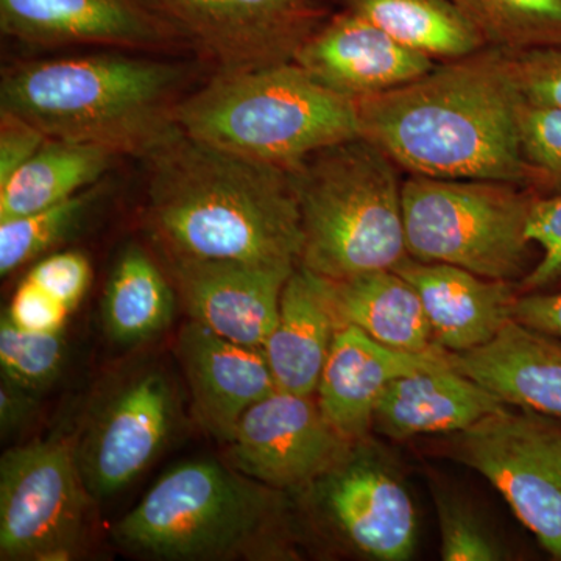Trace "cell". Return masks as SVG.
Returning <instances> with one entry per match:
<instances>
[{
	"mask_svg": "<svg viewBox=\"0 0 561 561\" xmlns=\"http://www.w3.org/2000/svg\"><path fill=\"white\" fill-rule=\"evenodd\" d=\"M401 46L434 58L459 60L485 49L481 32L453 0H337Z\"/></svg>",
	"mask_w": 561,
	"mask_h": 561,
	"instance_id": "d4e9b609",
	"label": "cell"
},
{
	"mask_svg": "<svg viewBox=\"0 0 561 561\" xmlns=\"http://www.w3.org/2000/svg\"><path fill=\"white\" fill-rule=\"evenodd\" d=\"M117 154L91 144L49 139L0 184V221L38 213L101 184Z\"/></svg>",
	"mask_w": 561,
	"mask_h": 561,
	"instance_id": "cb8c5ba5",
	"label": "cell"
},
{
	"mask_svg": "<svg viewBox=\"0 0 561 561\" xmlns=\"http://www.w3.org/2000/svg\"><path fill=\"white\" fill-rule=\"evenodd\" d=\"M213 72L295 61L332 0H149Z\"/></svg>",
	"mask_w": 561,
	"mask_h": 561,
	"instance_id": "30bf717a",
	"label": "cell"
},
{
	"mask_svg": "<svg viewBox=\"0 0 561 561\" xmlns=\"http://www.w3.org/2000/svg\"><path fill=\"white\" fill-rule=\"evenodd\" d=\"M505 402L446 362L394 379L382 391L373 427L390 440L456 434L501 411Z\"/></svg>",
	"mask_w": 561,
	"mask_h": 561,
	"instance_id": "44dd1931",
	"label": "cell"
},
{
	"mask_svg": "<svg viewBox=\"0 0 561 561\" xmlns=\"http://www.w3.org/2000/svg\"><path fill=\"white\" fill-rule=\"evenodd\" d=\"M442 559L446 561H493L507 559L504 546L481 516L460 497L435 491Z\"/></svg>",
	"mask_w": 561,
	"mask_h": 561,
	"instance_id": "4dcf8cb0",
	"label": "cell"
},
{
	"mask_svg": "<svg viewBox=\"0 0 561 561\" xmlns=\"http://www.w3.org/2000/svg\"><path fill=\"white\" fill-rule=\"evenodd\" d=\"M522 103L511 55L485 47L356 106L360 138L411 175L504 181L535 192L537 173L519 146Z\"/></svg>",
	"mask_w": 561,
	"mask_h": 561,
	"instance_id": "7a4b0ae2",
	"label": "cell"
},
{
	"mask_svg": "<svg viewBox=\"0 0 561 561\" xmlns=\"http://www.w3.org/2000/svg\"><path fill=\"white\" fill-rule=\"evenodd\" d=\"M27 278L72 312L90 287L92 268L88 257L79 251H60L33 265Z\"/></svg>",
	"mask_w": 561,
	"mask_h": 561,
	"instance_id": "836d02e7",
	"label": "cell"
},
{
	"mask_svg": "<svg viewBox=\"0 0 561 561\" xmlns=\"http://www.w3.org/2000/svg\"><path fill=\"white\" fill-rule=\"evenodd\" d=\"M446 351L411 353L376 342L354 327L337 330L317 387L324 419L350 442L368 437L382 391L401 376L445 365Z\"/></svg>",
	"mask_w": 561,
	"mask_h": 561,
	"instance_id": "e0dca14e",
	"label": "cell"
},
{
	"mask_svg": "<svg viewBox=\"0 0 561 561\" xmlns=\"http://www.w3.org/2000/svg\"><path fill=\"white\" fill-rule=\"evenodd\" d=\"M522 153L537 173L540 197L561 194V106L522 103L518 114Z\"/></svg>",
	"mask_w": 561,
	"mask_h": 561,
	"instance_id": "f546056e",
	"label": "cell"
},
{
	"mask_svg": "<svg viewBox=\"0 0 561 561\" xmlns=\"http://www.w3.org/2000/svg\"><path fill=\"white\" fill-rule=\"evenodd\" d=\"M49 138L32 124L0 113V184L22 168Z\"/></svg>",
	"mask_w": 561,
	"mask_h": 561,
	"instance_id": "d590c367",
	"label": "cell"
},
{
	"mask_svg": "<svg viewBox=\"0 0 561 561\" xmlns=\"http://www.w3.org/2000/svg\"><path fill=\"white\" fill-rule=\"evenodd\" d=\"M69 309L38 284L25 278L14 291L5 316L18 328L32 332H62Z\"/></svg>",
	"mask_w": 561,
	"mask_h": 561,
	"instance_id": "e575fe53",
	"label": "cell"
},
{
	"mask_svg": "<svg viewBox=\"0 0 561 561\" xmlns=\"http://www.w3.org/2000/svg\"><path fill=\"white\" fill-rule=\"evenodd\" d=\"M153 257L136 243L122 250L103 295L106 334L135 345L160 334L175 313V291Z\"/></svg>",
	"mask_w": 561,
	"mask_h": 561,
	"instance_id": "484cf974",
	"label": "cell"
},
{
	"mask_svg": "<svg viewBox=\"0 0 561 561\" xmlns=\"http://www.w3.org/2000/svg\"><path fill=\"white\" fill-rule=\"evenodd\" d=\"M275 491L216 460L183 461L114 526V540L160 560L232 556L275 518L280 505Z\"/></svg>",
	"mask_w": 561,
	"mask_h": 561,
	"instance_id": "8992f818",
	"label": "cell"
},
{
	"mask_svg": "<svg viewBox=\"0 0 561 561\" xmlns=\"http://www.w3.org/2000/svg\"><path fill=\"white\" fill-rule=\"evenodd\" d=\"M203 66L121 50L16 61L2 69L0 113L21 117L49 139L144 160L180 131L176 108Z\"/></svg>",
	"mask_w": 561,
	"mask_h": 561,
	"instance_id": "3957f363",
	"label": "cell"
},
{
	"mask_svg": "<svg viewBox=\"0 0 561 561\" xmlns=\"http://www.w3.org/2000/svg\"><path fill=\"white\" fill-rule=\"evenodd\" d=\"M449 365L505 404L561 423V339L512 320L486 345L448 353Z\"/></svg>",
	"mask_w": 561,
	"mask_h": 561,
	"instance_id": "ffe728a7",
	"label": "cell"
},
{
	"mask_svg": "<svg viewBox=\"0 0 561 561\" xmlns=\"http://www.w3.org/2000/svg\"><path fill=\"white\" fill-rule=\"evenodd\" d=\"M35 391L24 389L2 379V387H0V430L2 435L13 434L20 430L22 424L31 419L33 409L36 408Z\"/></svg>",
	"mask_w": 561,
	"mask_h": 561,
	"instance_id": "74e56055",
	"label": "cell"
},
{
	"mask_svg": "<svg viewBox=\"0 0 561 561\" xmlns=\"http://www.w3.org/2000/svg\"><path fill=\"white\" fill-rule=\"evenodd\" d=\"M513 320L531 330L561 339V291L522 294L513 309Z\"/></svg>",
	"mask_w": 561,
	"mask_h": 561,
	"instance_id": "8d00e7d4",
	"label": "cell"
},
{
	"mask_svg": "<svg viewBox=\"0 0 561 561\" xmlns=\"http://www.w3.org/2000/svg\"><path fill=\"white\" fill-rule=\"evenodd\" d=\"M300 267L327 279L394 271L409 257L397 162L356 138L312 154L294 172Z\"/></svg>",
	"mask_w": 561,
	"mask_h": 561,
	"instance_id": "5b68a950",
	"label": "cell"
},
{
	"mask_svg": "<svg viewBox=\"0 0 561 561\" xmlns=\"http://www.w3.org/2000/svg\"><path fill=\"white\" fill-rule=\"evenodd\" d=\"M176 353L195 411L206 430L225 443L243 413L276 390L264 350L228 341L198 321L184 324Z\"/></svg>",
	"mask_w": 561,
	"mask_h": 561,
	"instance_id": "ac0fdd59",
	"label": "cell"
},
{
	"mask_svg": "<svg viewBox=\"0 0 561 561\" xmlns=\"http://www.w3.org/2000/svg\"><path fill=\"white\" fill-rule=\"evenodd\" d=\"M527 234L540 250V261L522 280L519 291L551 289L561 283V194L535 201Z\"/></svg>",
	"mask_w": 561,
	"mask_h": 561,
	"instance_id": "1f68e13d",
	"label": "cell"
},
{
	"mask_svg": "<svg viewBox=\"0 0 561 561\" xmlns=\"http://www.w3.org/2000/svg\"><path fill=\"white\" fill-rule=\"evenodd\" d=\"M175 121L191 138L290 173L312 154L360 138L356 102L295 61L213 72L181 101Z\"/></svg>",
	"mask_w": 561,
	"mask_h": 561,
	"instance_id": "277c9868",
	"label": "cell"
},
{
	"mask_svg": "<svg viewBox=\"0 0 561 561\" xmlns=\"http://www.w3.org/2000/svg\"><path fill=\"white\" fill-rule=\"evenodd\" d=\"M295 268L171 260L173 287L191 320L254 348H262L275 330L280 295Z\"/></svg>",
	"mask_w": 561,
	"mask_h": 561,
	"instance_id": "2e32d148",
	"label": "cell"
},
{
	"mask_svg": "<svg viewBox=\"0 0 561 561\" xmlns=\"http://www.w3.org/2000/svg\"><path fill=\"white\" fill-rule=\"evenodd\" d=\"M295 62L350 101L382 94L437 68L434 58L401 46L370 21L339 9L302 44Z\"/></svg>",
	"mask_w": 561,
	"mask_h": 561,
	"instance_id": "9a60e30c",
	"label": "cell"
},
{
	"mask_svg": "<svg viewBox=\"0 0 561 561\" xmlns=\"http://www.w3.org/2000/svg\"><path fill=\"white\" fill-rule=\"evenodd\" d=\"M328 526L354 552L378 561L411 559L416 512L393 461L367 438L354 442L331 470L312 482Z\"/></svg>",
	"mask_w": 561,
	"mask_h": 561,
	"instance_id": "8fae6325",
	"label": "cell"
},
{
	"mask_svg": "<svg viewBox=\"0 0 561 561\" xmlns=\"http://www.w3.org/2000/svg\"><path fill=\"white\" fill-rule=\"evenodd\" d=\"M87 493L65 442L9 449L0 460V559H68L83 530Z\"/></svg>",
	"mask_w": 561,
	"mask_h": 561,
	"instance_id": "9c48e42d",
	"label": "cell"
},
{
	"mask_svg": "<svg viewBox=\"0 0 561 561\" xmlns=\"http://www.w3.org/2000/svg\"><path fill=\"white\" fill-rule=\"evenodd\" d=\"M335 332L319 276L298 265L280 295L275 330L262 346L276 389L316 394Z\"/></svg>",
	"mask_w": 561,
	"mask_h": 561,
	"instance_id": "603a6c76",
	"label": "cell"
},
{
	"mask_svg": "<svg viewBox=\"0 0 561 561\" xmlns=\"http://www.w3.org/2000/svg\"><path fill=\"white\" fill-rule=\"evenodd\" d=\"M101 184L38 213L0 221V273L16 272L60 245L90 217L101 198Z\"/></svg>",
	"mask_w": 561,
	"mask_h": 561,
	"instance_id": "83f0119b",
	"label": "cell"
},
{
	"mask_svg": "<svg viewBox=\"0 0 561 561\" xmlns=\"http://www.w3.org/2000/svg\"><path fill=\"white\" fill-rule=\"evenodd\" d=\"M319 278L337 330L354 327L382 345L411 353L438 348L419 291L397 271Z\"/></svg>",
	"mask_w": 561,
	"mask_h": 561,
	"instance_id": "7402d4cb",
	"label": "cell"
},
{
	"mask_svg": "<svg viewBox=\"0 0 561 561\" xmlns=\"http://www.w3.org/2000/svg\"><path fill=\"white\" fill-rule=\"evenodd\" d=\"M538 197L504 181L411 175L402 181L409 256L519 287L540 261L527 234Z\"/></svg>",
	"mask_w": 561,
	"mask_h": 561,
	"instance_id": "52a82bcc",
	"label": "cell"
},
{
	"mask_svg": "<svg viewBox=\"0 0 561 561\" xmlns=\"http://www.w3.org/2000/svg\"><path fill=\"white\" fill-rule=\"evenodd\" d=\"M146 221L169 260L298 267L294 173L176 133L144 158Z\"/></svg>",
	"mask_w": 561,
	"mask_h": 561,
	"instance_id": "6da1fadb",
	"label": "cell"
},
{
	"mask_svg": "<svg viewBox=\"0 0 561 561\" xmlns=\"http://www.w3.org/2000/svg\"><path fill=\"white\" fill-rule=\"evenodd\" d=\"M508 55L513 79L524 102L561 106V47Z\"/></svg>",
	"mask_w": 561,
	"mask_h": 561,
	"instance_id": "d6a6232c",
	"label": "cell"
},
{
	"mask_svg": "<svg viewBox=\"0 0 561 561\" xmlns=\"http://www.w3.org/2000/svg\"><path fill=\"white\" fill-rule=\"evenodd\" d=\"M0 33L39 50L194 55L149 0H0Z\"/></svg>",
	"mask_w": 561,
	"mask_h": 561,
	"instance_id": "7c38bea8",
	"label": "cell"
},
{
	"mask_svg": "<svg viewBox=\"0 0 561 561\" xmlns=\"http://www.w3.org/2000/svg\"><path fill=\"white\" fill-rule=\"evenodd\" d=\"M449 443L454 459L496 486L545 551L561 560L560 421L505 405Z\"/></svg>",
	"mask_w": 561,
	"mask_h": 561,
	"instance_id": "ba28073f",
	"label": "cell"
},
{
	"mask_svg": "<svg viewBox=\"0 0 561 561\" xmlns=\"http://www.w3.org/2000/svg\"><path fill=\"white\" fill-rule=\"evenodd\" d=\"M419 291L438 348L465 353L493 341L513 320L518 284L489 279L456 265L409 256L394 268Z\"/></svg>",
	"mask_w": 561,
	"mask_h": 561,
	"instance_id": "d6986e66",
	"label": "cell"
},
{
	"mask_svg": "<svg viewBox=\"0 0 561 561\" xmlns=\"http://www.w3.org/2000/svg\"><path fill=\"white\" fill-rule=\"evenodd\" d=\"M353 443L324 419L313 394L276 389L243 413L228 445L236 470L287 490L311 485Z\"/></svg>",
	"mask_w": 561,
	"mask_h": 561,
	"instance_id": "4fadbf2b",
	"label": "cell"
},
{
	"mask_svg": "<svg viewBox=\"0 0 561 561\" xmlns=\"http://www.w3.org/2000/svg\"><path fill=\"white\" fill-rule=\"evenodd\" d=\"M65 357L62 332L49 334L21 330L3 313L0 321V367L3 379L39 393L57 381Z\"/></svg>",
	"mask_w": 561,
	"mask_h": 561,
	"instance_id": "f1b7e54d",
	"label": "cell"
},
{
	"mask_svg": "<svg viewBox=\"0 0 561 561\" xmlns=\"http://www.w3.org/2000/svg\"><path fill=\"white\" fill-rule=\"evenodd\" d=\"M486 46L505 51L561 47V0H453Z\"/></svg>",
	"mask_w": 561,
	"mask_h": 561,
	"instance_id": "4316f807",
	"label": "cell"
},
{
	"mask_svg": "<svg viewBox=\"0 0 561 561\" xmlns=\"http://www.w3.org/2000/svg\"><path fill=\"white\" fill-rule=\"evenodd\" d=\"M175 419L173 391L160 371L140 373L108 402L77 456L88 493H119L160 454Z\"/></svg>",
	"mask_w": 561,
	"mask_h": 561,
	"instance_id": "5bb4252c",
	"label": "cell"
}]
</instances>
